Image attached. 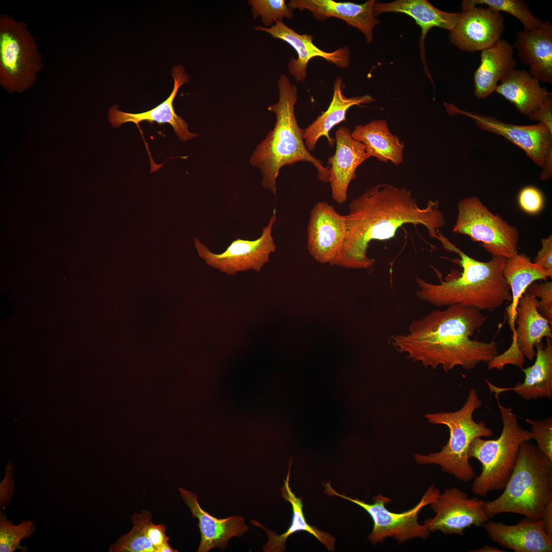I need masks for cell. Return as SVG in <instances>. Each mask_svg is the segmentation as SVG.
<instances>
[{
	"instance_id": "obj_31",
	"label": "cell",
	"mask_w": 552,
	"mask_h": 552,
	"mask_svg": "<svg viewBox=\"0 0 552 552\" xmlns=\"http://www.w3.org/2000/svg\"><path fill=\"white\" fill-rule=\"evenodd\" d=\"M503 275L510 287L512 300L507 308L506 313L510 328L513 332L515 329L516 309L519 299L527 287L538 280L547 281L551 278L552 271H548L534 262L526 255L518 253L507 259L503 270Z\"/></svg>"
},
{
	"instance_id": "obj_32",
	"label": "cell",
	"mask_w": 552,
	"mask_h": 552,
	"mask_svg": "<svg viewBox=\"0 0 552 552\" xmlns=\"http://www.w3.org/2000/svg\"><path fill=\"white\" fill-rule=\"evenodd\" d=\"M152 515L147 510L132 516L133 526L126 535H123L111 545L110 552H156L146 534V527Z\"/></svg>"
},
{
	"instance_id": "obj_9",
	"label": "cell",
	"mask_w": 552,
	"mask_h": 552,
	"mask_svg": "<svg viewBox=\"0 0 552 552\" xmlns=\"http://www.w3.org/2000/svg\"><path fill=\"white\" fill-rule=\"evenodd\" d=\"M324 493L328 497L337 496L352 502L364 509L371 517L374 524L367 539L373 544L382 543L387 538H392L401 544L408 540L420 538H428L430 532L424 524L418 522L421 510L434 502L441 491L434 485L429 487L419 502L412 508L402 513L388 510L386 505L391 499L381 494L373 497L374 503H369L357 498H352L334 490L330 482L322 483Z\"/></svg>"
},
{
	"instance_id": "obj_38",
	"label": "cell",
	"mask_w": 552,
	"mask_h": 552,
	"mask_svg": "<svg viewBox=\"0 0 552 552\" xmlns=\"http://www.w3.org/2000/svg\"><path fill=\"white\" fill-rule=\"evenodd\" d=\"M519 206L527 214L535 215L540 213L544 205V197L542 192L533 186L522 188L518 196Z\"/></svg>"
},
{
	"instance_id": "obj_34",
	"label": "cell",
	"mask_w": 552,
	"mask_h": 552,
	"mask_svg": "<svg viewBox=\"0 0 552 552\" xmlns=\"http://www.w3.org/2000/svg\"><path fill=\"white\" fill-rule=\"evenodd\" d=\"M36 531L34 522L22 521L18 525H14L2 512L0 513V551L12 552L19 549L28 551L27 546L20 545L24 538H29Z\"/></svg>"
},
{
	"instance_id": "obj_24",
	"label": "cell",
	"mask_w": 552,
	"mask_h": 552,
	"mask_svg": "<svg viewBox=\"0 0 552 552\" xmlns=\"http://www.w3.org/2000/svg\"><path fill=\"white\" fill-rule=\"evenodd\" d=\"M538 300L527 291L519 300L516 309L512 346L517 347L528 360H534L535 346L544 337L552 338L551 325L538 310Z\"/></svg>"
},
{
	"instance_id": "obj_33",
	"label": "cell",
	"mask_w": 552,
	"mask_h": 552,
	"mask_svg": "<svg viewBox=\"0 0 552 552\" xmlns=\"http://www.w3.org/2000/svg\"><path fill=\"white\" fill-rule=\"evenodd\" d=\"M486 6L496 12H506L518 19L524 30H530L538 27L542 21L535 17L529 6L522 0H464L462 10L475 6Z\"/></svg>"
},
{
	"instance_id": "obj_30",
	"label": "cell",
	"mask_w": 552,
	"mask_h": 552,
	"mask_svg": "<svg viewBox=\"0 0 552 552\" xmlns=\"http://www.w3.org/2000/svg\"><path fill=\"white\" fill-rule=\"evenodd\" d=\"M352 138L362 143L369 155L380 162L398 165L403 160L404 143L390 131L385 120H373L364 125H357Z\"/></svg>"
},
{
	"instance_id": "obj_40",
	"label": "cell",
	"mask_w": 552,
	"mask_h": 552,
	"mask_svg": "<svg viewBox=\"0 0 552 552\" xmlns=\"http://www.w3.org/2000/svg\"><path fill=\"white\" fill-rule=\"evenodd\" d=\"M527 117L532 120L539 122L552 133V95L548 96Z\"/></svg>"
},
{
	"instance_id": "obj_6",
	"label": "cell",
	"mask_w": 552,
	"mask_h": 552,
	"mask_svg": "<svg viewBox=\"0 0 552 552\" xmlns=\"http://www.w3.org/2000/svg\"><path fill=\"white\" fill-rule=\"evenodd\" d=\"M482 404L477 390L472 388L458 410L426 414L425 417L429 423L448 427L449 438L440 451L427 454H414L415 462L420 465H438L442 471L463 482H468L473 478L475 473L468 454L470 444L475 438L493 435V430L484 422H476L473 419L474 411Z\"/></svg>"
},
{
	"instance_id": "obj_18",
	"label": "cell",
	"mask_w": 552,
	"mask_h": 552,
	"mask_svg": "<svg viewBox=\"0 0 552 552\" xmlns=\"http://www.w3.org/2000/svg\"><path fill=\"white\" fill-rule=\"evenodd\" d=\"M376 1L369 0L358 4L350 2L333 0H291L287 5L292 9L301 11L307 10L317 20L324 21L335 17L344 21L349 26L359 30L364 36L367 43L373 40V29L379 24L374 12Z\"/></svg>"
},
{
	"instance_id": "obj_27",
	"label": "cell",
	"mask_w": 552,
	"mask_h": 552,
	"mask_svg": "<svg viewBox=\"0 0 552 552\" xmlns=\"http://www.w3.org/2000/svg\"><path fill=\"white\" fill-rule=\"evenodd\" d=\"M513 45L500 39L492 46L482 50L480 62L474 73V95L484 99L493 92L502 77L516 68Z\"/></svg>"
},
{
	"instance_id": "obj_39",
	"label": "cell",
	"mask_w": 552,
	"mask_h": 552,
	"mask_svg": "<svg viewBox=\"0 0 552 552\" xmlns=\"http://www.w3.org/2000/svg\"><path fill=\"white\" fill-rule=\"evenodd\" d=\"M166 526L162 524H155L150 521L146 527V534L156 552H177L169 543V537L166 534Z\"/></svg>"
},
{
	"instance_id": "obj_11",
	"label": "cell",
	"mask_w": 552,
	"mask_h": 552,
	"mask_svg": "<svg viewBox=\"0 0 552 552\" xmlns=\"http://www.w3.org/2000/svg\"><path fill=\"white\" fill-rule=\"evenodd\" d=\"M276 220V210L274 209L268 224L263 228L259 238L254 240L237 238L220 254L211 252L196 238L195 246L199 256L208 265L227 274L233 275L239 271L249 270L259 271L269 261L270 255L276 249L272 236Z\"/></svg>"
},
{
	"instance_id": "obj_8",
	"label": "cell",
	"mask_w": 552,
	"mask_h": 552,
	"mask_svg": "<svg viewBox=\"0 0 552 552\" xmlns=\"http://www.w3.org/2000/svg\"><path fill=\"white\" fill-rule=\"evenodd\" d=\"M42 58L27 25L7 14L0 15V84L10 93L34 84Z\"/></svg>"
},
{
	"instance_id": "obj_21",
	"label": "cell",
	"mask_w": 552,
	"mask_h": 552,
	"mask_svg": "<svg viewBox=\"0 0 552 552\" xmlns=\"http://www.w3.org/2000/svg\"><path fill=\"white\" fill-rule=\"evenodd\" d=\"M494 543L515 552H551L552 539L543 530L541 519L528 517L508 525L488 520L482 526Z\"/></svg>"
},
{
	"instance_id": "obj_26",
	"label": "cell",
	"mask_w": 552,
	"mask_h": 552,
	"mask_svg": "<svg viewBox=\"0 0 552 552\" xmlns=\"http://www.w3.org/2000/svg\"><path fill=\"white\" fill-rule=\"evenodd\" d=\"M343 80L339 76L334 81L333 98L329 107L303 129L305 144L310 152L314 150L318 140L321 136H325L329 145L333 146L335 139L330 137L329 131L334 126L346 120L348 110L353 106L373 101V98L368 95L347 97L343 94Z\"/></svg>"
},
{
	"instance_id": "obj_25",
	"label": "cell",
	"mask_w": 552,
	"mask_h": 552,
	"mask_svg": "<svg viewBox=\"0 0 552 552\" xmlns=\"http://www.w3.org/2000/svg\"><path fill=\"white\" fill-rule=\"evenodd\" d=\"M292 458L289 464L288 473L286 479H284V485L281 488L282 497L289 502L292 508L291 523L287 530L281 535H277L275 532L267 528L255 520L250 522L255 526L262 528L267 534L268 541L263 547L264 552H283L286 550V542L289 536L299 531H306L314 536L323 543L330 551L335 549V539L331 534L321 531L315 526L309 524L303 512V502L302 498L297 497L292 492L289 486V478L292 464Z\"/></svg>"
},
{
	"instance_id": "obj_28",
	"label": "cell",
	"mask_w": 552,
	"mask_h": 552,
	"mask_svg": "<svg viewBox=\"0 0 552 552\" xmlns=\"http://www.w3.org/2000/svg\"><path fill=\"white\" fill-rule=\"evenodd\" d=\"M376 17L385 12L405 13L413 18L421 28V55L424 56V39L428 31L439 27L450 32L456 26L461 12L452 13L441 10L427 0H397L388 3L375 2Z\"/></svg>"
},
{
	"instance_id": "obj_5",
	"label": "cell",
	"mask_w": 552,
	"mask_h": 552,
	"mask_svg": "<svg viewBox=\"0 0 552 552\" xmlns=\"http://www.w3.org/2000/svg\"><path fill=\"white\" fill-rule=\"evenodd\" d=\"M502 493L485 501L489 518L511 513L541 519L547 503L552 500V462L529 441L520 446L515 466Z\"/></svg>"
},
{
	"instance_id": "obj_22",
	"label": "cell",
	"mask_w": 552,
	"mask_h": 552,
	"mask_svg": "<svg viewBox=\"0 0 552 552\" xmlns=\"http://www.w3.org/2000/svg\"><path fill=\"white\" fill-rule=\"evenodd\" d=\"M513 46L520 61L529 67V74L552 83V25L544 20L537 28L518 31Z\"/></svg>"
},
{
	"instance_id": "obj_36",
	"label": "cell",
	"mask_w": 552,
	"mask_h": 552,
	"mask_svg": "<svg viewBox=\"0 0 552 552\" xmlns=\"http://www.w3.org/2000/svg\"><path fill=\"white\" fill-rule=\"evenodd\" d=\"M531 427L530 432L535 440L539 451L552 462V417L542 420L525 419Z\"/></svg>"
},
{
	"instance_id": "obj_19",
	"label": "cell",
	"mask_w": 552,
	"mask_h": 552,
	"mask_svg": "<svg viewBox=\"0 0 552 552\" xmlns=\"http://www.w3.org/2000/svg\"><path fill=\"white\" fill-rule=\"evenodd\" d=\"M178 490L192 516L198 520L197 526L200 532L201 540L198 552H208L213 548L224 550L231 538L240 537L249 530L242 517L231 516L226 518H217L201 508L195 493L181 488Z\"/></svg>"
},
{
	"instance_id": "obj_44",
	"label": "cell",
	"mask_w": 552,
	"mask_h": 552,
	"mask_svg": "<svg viewBox=\"0 0 552 552\" xmlns=\"http://www.w3.org/2000/svg\"><path fill=\"white\" fill-rule=\"evenodd\" d=\"M470 552H504L505 550H502L498 548L491 546L488 545H485L479 548L476 549H471L469 550Z\"/></svg>"
},
{
	"instance_id": "obj_42",
	"label": "cell",
	"mask_w": 552,
	"mask_h": 552,
	"mask_svg": "<svg viewBox=\"0 0 552 552\" xmlns=\"http://www.w3.org/2000/svg\"><path fill=\"white\" fill-rule=\"evenodd\" d=\"M541 248L538 251L534 262L542 268L552 271V236L541 240Z\"/></svg>"
},
{
	"instance_id": "obj_20",
	"label": "cell",
	"mask_w": 552,
	"mask_h": 552,
	"mask_svg": "<svg viewBox=\"0 0 552 552\" xmlns=\"http://www.w3.org/2000/svg\"><path fill=\"white\" fill-rule=\"evenodd\" d=\"M172 76L174 80L173 90L168 98L155 108L141 113H133L123 112L114 105L108 111V120L113 127H118L124 123L131 122L139 126L143 121L150 123L155 122L160 125L168 123L173 128L175 133L179 139L186 142L198 136L191 133L188 130V125L185 120L178 116L175 112L173 102L179 87L189 82V76L185 72L183 66L178 65L172 70Z\"/></svg>"
},
{
	"instance_id": "obj_3",
	"label": "cell",
	"mask_w": 552,
	"mask_h": 552,
	"mask_svg": "<svg viewBox=\"0 0 552 552\" xmlns=\"http://www.w3.org/2000/svg\"><path fill=\"white\" fill-rule=\"evenodd\" d=\"M436 239L444 248L458 255L460 259L455 261L462 270H451L439 284L417 277L418 298L438 307L459 304L490 312L506 302H511L510 288L503 275L507 258L496 256L487 262L478 261L466 254L439 231Z\"/></svg>"
},
{
	"instance_id": "obj_23",
	"label": "cell",
	"mask_w": 552,
	"mask_h": 552,
	"mask_svg": "<svg viewBox=\"0 0 552 552\" xmlns=\"http://www.w3.org/2000/svg\"><path fill=\"white\" fill-rule=\"evenodd\" d=\"M536 355L534 363L526 368H522L525 378L522 382H518L512 387H500L490 381L486 382L491 393H494L498 399L502 392L514 391L526 400L547 398H552V340L546 338L544 344L542 341L535 346Z\"/></svg>"
},
{
	"instance_id": "obj_7",
	"label": "cell",
	"mask_w": 552,
	"mask_h": 552,
	"mask_svg": "<svg viewBox=\"0 0 552 552\" xmlns=\"http://www.w3.org/2000/svg\"><path fill=\"white\" fill-rule=\"evenodd\" d=\"M498 407L502 423L500 436L493 440L475 438L468 451L470 458H476L481 464V471L475 477L471 488L474 494L480 496L504 488L515 466L520 446L533 439L530 431L520 426L511 407L499 402Z\"/></svg>"
},
{
	"instance_id": "obj_16",
	"label": "cell",
	"mask_w": 552,
	"mask_h": 552,
	"mask_svg": "<svg viewBox=\"0 0 552 552\" xmlns=\"http://www.w3.org/2000/svg\"><path fill=\"white\" fill-rule=\"evenodd\" d=\"M254 30L266 32L275 39L286 42L294 49L297 57L290 59L288 70L297 82L304 80L307 76L308 62L314 57L323 58L342 68L350 65V52L348 47L340 48L333 52L324 51L314 44L312 34L297 33L283 20L277 21L269 28L256 26Z\"/></svg>"
},
{
	"instance_id": "obj_37",
	"label": "cell",
	"mask_w": 552,
	"mask_h": 552,
	"mask_svg": "<svg viewBox=\"0 0 552 552\" xmlns=\"http://www.w3.org/2000/svg\"><path fill=\"white\" fill-rule=\"evenodd\" d=\"M535 295L538 300V310L548 323L552 324V282L532 283L526 290Z\"/></svg>"
},
{
	"instance_id": "obj_12",
	"label": "cell",
	"mask_w": 552,
	"mask_h": 552,
	"mask_svg": "<svg viewBox=\"0 0 552 552\" xmlns=\"http://www.w3.org/2000/svg\"><path fill=\"white\" fill-rule=\"evenodd\" d=\"M485 504V500L470 498L465 492L457 488H447L429 504L435 515L426 519L423 523L430 532L440 531L446 535H463L467 527L482 526L489 520Z\"/></svg>"
},
{
	"instance_id": "obj_17",
	"label": "cell",
	"mask_w": 552,
	"mask_h": 552,
	"mask_svg": "<svg viewBox=\"0 0 552 552\" xmlns=\"http://www.w3.org/2000/svg\"><path fill=\"white\" fill-rule=\"evenodd\" d=\"M336 150L328 159L332 197L339 204L347 199L350 182L356 177V170L370 157L364 145L354 140L350 129L340 126L335 132Z\"/></svg>"
},
{
	"instance_id": "obj_35",
	"label": "cell",
	"mask_w": 552,
	"mask_h": 552,
	"mask_svg": "<svg viewBox=\"0 0 552 552\" xmlns=\"http://www.w3.org/2000/svg\"><path fill=\"white\" fill-rule=\"evenodd\" d=\"M251 12L254 19L260 17L264 27L269 28L277 21L284 18L290 19L294 16L293 9L284 0H249Z\"/></svg>"
},
{
	"instance_id": "obj_43",
	"label": "cell",
	"mask_w": 552,
	"mask_h": 552,
	"mask_svg": "<svg viewBox=\"0 0 552 552\" xmlns=\"http://www.w3.org/2000/svg\"><path fill=\"white\" fill-rule=\"evenodd\" d=\"M543 530L552 539V500L546 504L541 518Z\"/></svg>"
},
{
	"instance_id": "obj_13",
	"label": "cell",
	"mask_w": 552,
	"mask_h": 552,
	"mask_svg": "<svg viewBox=\"0 0 552 552\" xmlns=\"http://www.w3.org/2000/svg\"><path fill=\"white\" fill-rule=\"evenodd\" d=\"M449 113L464 115L482 130L501 135L523 150L539 167L552 158V133L542 124L518 125L503 123L494 117L465 111L447 104Z\"/></svg>"
},
{
	"instance_id": "obj_1",
	"label": "cell",
	"mask_w": 552,
	"mask_h": 552,
	"mask_svg": "<svg viewBox=\"0 0 552 552\" xmlns=\"http://www.w3.org/2000/svg\"><path fill=\"white\" fill-rule=\"evenodd\" d=\"M345 216V241L329 264L353 269L372 267L375 260L367 255L371 242L392 239L404 224L423 225L430 238L436 239L446 224L438 200L421 208L411 191L388 183L371 187L353 199Z\"/></svg>"
},
{
	"instance_id": "obj_4",
	"label": "cell",
	"mask_w": 552,
	"mask_h": 552,
	"mask_svg": "<svg viewBox=\"0 0 552 552\" xmlns=\"http://www.w3.org/2000/svg\"><path fill=\"white\" fill-rule=\"evenodd\" d=\"M277 86L278 101L268 107L276 116L274 128L257 146L250 159V164L261 172L263 187L275 195L276 179L280 169L298 162L312 164L317 171L318 179L329 182V166H324L307 149L303 129L297 123L294 112L298 98L296 86L283 74L278 80Z\"/></svg>"
},
{
	"instance_id": "obj_10",
	"label": "cell",
	"mask_w": 552,
	"mask_h": 552,
	"mask_svg": "<svg viewBox=\"0 0 552 552\" xmlns=\"http://www.w3.org/2000/svg\"><path fill=\"white\" fill-rule=\"evenodd\" d=\"M452 231L481 242L492 257L509 259L518 253L517 228L492 213L477 197L464 198L459 201Z\"/></svg>"
},
{
	"instance_id": "obj_29",
	"label": "cell",
	"mask_w": 552,
	"mask_h": 552,
	"mask_svg": "<svg viewBox=\"0 0 552 552\" xmlns=\"http://www.w3.org/2000/svg\"><path fill=\"white\" fill-rule=\"evenodd\" d=\"M540 82L526 70L515 68L502 77L494 92L512 103L521 114L527 116L552 95L542 87Z\"/></svg>"
},
{
	"instance_id": "obj_2",
	"label": "cell",
	"mask_w": 552,
	"mask_h": 552,
	"mask_svg": "<svg viewBox=\"0 0 552 552\" xmlns=\"http://www.w3.org/2000/svg\"><path fill=\"white\" fill-rule=\"evenodd\" d=\"M487 319L475 308L453 305L414 320L406 333L394 334L388 340L398 352L425 367H441L446 373L457 366L473 370L499 354L495 341L471 338Z\"/></svg>"
},
{
	"instance_id": "obj_41",
	"label": "cell",
	"mask_w": 552,
	"mask_h": 552,
	"mask_svg": "<svg viewBox=\"0 0 552 552\" xmlns=\"http://www.w3.org/2000/svg\"><path fill=\"white\" fill-rule=\"evenodd\" d=\"M5 476L0 484L1 508L6 507L11 501L14 491V475L11 462L5 469Z\"/></svg>"
},
{
	"instance_id": "obj_15",
	"label": "cell",
	"mask_w": 552,
	"mask_h": 552,
	"mask_svg": "<svg viewBox=\"0 0 552 552\" xmlns=\"http://www.w3.org/2000/svg\"><path fill=\"white\" fill-rule=\"evenodd\" d=\"M346 233L345 215L339 214L328 203L319 202L310 212L307 250L317 262L330 263L340 252Z\"/></svg>"
},
{
	"instance_id": "obj_14",
	"label": "cell",
	"mask_w": 552,
	"mask_h": 552,
	"mask_svg": "<svg viewBox=\"0 0 552 552\" xmlns=\"http://www.w3.org/2000/svg\"><path fill=\"white\" fill-rule=\"evenodd\" d=\"M504 29V18L500 12L475 6L462 10L449 39L462 51H481L500 40Z\"/></svg>"
}]
</instances>
